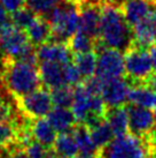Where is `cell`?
<instances>
[{
    "label": "cell",
    "mask_w": 156,
    "mask_h": 158,
    "mask_svg": "<svg viewBox=\"0 0 156 158\" xmlns=\"http://www.w3.org/2000/svg\"><path fill=\"white\" fill-rule=\"evenodd\" d=\"M132 44V28L125 21L117 5H101V21L96 48H110L125 52Z\"/></svg>",
    "instance_id": "6da1fadb"
},
{
    "label": "cell",
    "mask_w": 156,
    "mask_h": 158,
    "mask_svg": "<svg viewBox=\"0 0 156 158\" xmlns=\"http://www.w3.org/2000/svg\"><path fill=\"white\" fill-rule=\"evenodd\" d=\"M0 82L14 99L41 87V79L37 65L10 58H4L2 60Z\"/></svg>",
    "instance_id": "7a4b0ae2"
},
{
    "label": "cell",
    "mask_w": 156,
    "mask_h": 158,
    "mask_svg": "<svg viewBox=\"0 0 156 158\" xmlns=\"http://www.w3.org/2000/svg\"><path fill=\"white\" fill-rule=\"evenodd\" d=\"M0 50L4 58L23 60L37 65L36 48L29 40L26 31L10 23L0 31Z\"/></svg>",
    "instance_id": "3957f363"
},
{
    "label": "cell",
    "mask_w": 156,
    "mask_h": 158,
    "mask_svg": "<svg viewBox=\"0 0 156 158\" xmlns=\"http://www.w3.org/2000/svg\"><path fill=\"white\" fill-rule=\"evenodd\" d=\"M52 27L51 42L67 43L79 29V6L72 1H62L47 14Z\"/></svg>",
    "instance_id": "277c9868"
},
{
    "label": "cell",
    "mask_w": 156,
    "mask_h": 158,
    "mask_svg": "<svg viewBox=\"0 0 156 158\" xmlns=\"http://www.w3.org/2000/svg\"><path fill=\"white\" fill-rule=\"evenodd\" d=\"M102 158H149L147 141L131 133L116 136L99 151Z\"/></svg>",
    "instance_id": "5b68a950"
},
{
    "label": "cell",
    "mask_w": 156,
    "mask_h": 158,
    "mask_svg": "<svg viewBox=\"0 0 156 158\" xmlns=\"http://www.w3.org/2000/svg\"><path fill=\"white\" fill-rule=\"evenodd\" d=\"M125 77L131 84H143L153 74V66L147 48L132 44L124 52Z\"/></svg>",
    "instance_id": "8992f818"
},
{
    "label": "cell",
    "mask_w": 156,
    "mask_h": 158,
    "mask_svg": "<svg viewBox=\"0 0 156 158\" xmlns=\"http://www.w3.org/2000/svg\"><path fill=\"white\" fill-rule=\"evenodd\" d=\"M15 102L22 117H24L28 120L45 118L53 109L51 92L43 87L36 89L32 92H29L24 96L18 97L15 99Z\"/></svg>",
    "instance_id": "52a82bcc"
},
{
    "label": "cell",
    "mask_w": 156,
    "mask_h": 158,
    "mask_svg": "<svg viewBox=\"0 0 156 158\" xmlns=\"http://www.w3.org/2000/svg\"><path fill=\"white\" fill-rule=\"evenodd\" d=\"M98 54L96 75L102 81L125 77L124 56L121 51L110 48H99L96 50Z\"/></svg>",
    "instance_id": "ba28073f"
},
{
    "label": "cell",
    "mask_w": 156,
    "mask_h": 158,
    "mask_svg": "<svg viewBox=\"0 0 156 158\" xmlns=\"http://www.w3.org/2000/svg\"><path fill=\"white\" fill-rule=\"evenodd\" d=\"M129 114V131L139 137H146L155 129L156 121L154 113L147 107L130 104L126 105Z\"/></svg>",
    "instance_id": "9c48e42d"
},
{
    "label": "cell",
    "mask_w": 156,
    "mask_h": 158,
    "mask_svg": "<svg viewBox=\"0 0 156 158\" xmlns=\"http://www.w3.org/2000/svg\"><path fill=\"white\" fill-rule=\"evenodd\" d=\"M131 82L126 77L104 81L101 97L104 101L108 109L124 106L129 97V91L131 88Z\"/></svg>",
    "instance_id": "30bf717a"
},
{
    "label": "cell",
    "mask_w": 156,
    "mask_h": 158,
    "mask_svg": "<svg viewBox=\"0 0 156 158\" xmlns=\"http://www.w3.org/2000/svg\"><path fill=\"white\" fill-rule=\"evenodd\" d=\"M154 4L155 1L153 0H122L117 7L119 8L125 21L132 28L153 14Z\"/></svg>",
    "instance_id": "8fae6325"
},
{
    "label": "cell",
    "mask_w": 156,
    "mask_h": 158,
    "mask_svg": "<svg viewBox=\"0 0 156 158\" xmlns=\"http://www.w3.org/2000/svg\"><path fill=\"white\" fill-rule=\"evenodd\" d=\"M100 21H101V5L93 2H82L79 5L78 30L94 40H98Z\"/></svg>",
    "instance_id": "7c38bea8"
},
{
    "label": "cell",
    "mask_w": 156,
    "mask_h": 158,
    "mask_svg": "<svg viewBox=\"0 0 156 158\" xmlns=\"http://www.w3.org/2000/svg\"><path fill=\"white\" fill-rule=\"evenodd\" d=\"M38 61H51L57 64H68L74 60V53L70 51L67 43L47 42L36 48Z\"/></svg>",
    "instance_id": "4fadbf2b"
},
{
    "label": "cell",
    "mask_w": 156,
    "mask_h": 158,
    "mask_svg": "<svg viewBox=\"0 0 156 158\" xmlns=\"http://www.w3.org/2000/svg\"><path fill=\"white\" fill-rule=\"evenodd\" d=\"M64 65L57 64V62L41 61L39 65V74H40L41 82L49 89L67 85Z\"/></svg>",
    "instance_id": "5bb4252c"
},
{
    "label": "cell",
    "mask_w": 156,
    "mask_h": 158,
    "mask_svg": "<svg viewBox=\"0 0 156 158\" xmlns=\"http://www.w3.org/2000/svg\"><path fill=\"white\" fill-rule=\"evenodd\" d=\"M133 32V44L141 48H150L156 37V16L150 14L143 21L132 27Z\"/></svg>",
    "instance_id": "9a60e30c"
},
{
    "label": "cell",
    "mask_w": 156,
    "mask_h": 158,
    "mask_svg": "<svg viewBox=\"0 0 156 158\" xmlns=\"http://www.w3.org/2000/svg\"><path fill=\"white\" fill-rule=\"evenodd\" d=\"M25 31L30 42L36 46L51 42L53 36L52 27L44 15H37L36 20Z\"/></svg>",
    "instance_id": "2e32d148"
},
{
    "label": "cell",
    "mask_w": 156,
    "mask_h": 158,
    "mask_svg": "<svg viewBox=\"0 0 156 158\" xmlns=\"http://www.w3.org/2000/svg\"><path fill=\"white\" fill-rule=\"evenodd\" d=\"M47 120L53 126V128L59 133L71 132L77 120L75 118L72 111L67 107H55L51 110L47 115Z\"/></svg>",
    "instance_id": "e0dca14e"
},
{
    "label": "cell",
    "mask_w": 156,
    "mask_h": 158,
    "mask_svg": "<svg viewBox=\"0 0 156 158\" xmlns=\"http://www.w3.org/2000/svg\"><path fill=\"white\" fill-rule=\"evenodd\" d=\"M30 128L32 136L37 142L46 145L48 148H52L54 142L57 140V131L49 123L47 118H39L31 120Z\"/></svg>",
    "instance_id": "ac0fdd59"
},
{
    "label": "cell",
    "mask_w": 156,
    "mask_h": 158,
    "mask_svg": "<svg viewBox=\"0 0 156 158\" xmlns=\"http://www.w3.org/2000/svg\"><path fill=\"white\" fill-rule=\"evenodd\" d=\"M106 120L108 121L115 137L125 135L129 132V114L126 105L108 109L106 113Z\"/></svg>",
    "instance_id": "d6986e66"
},
{
    "label": "cell",
    "mask_w": 156,
    "mask_h": 158,
    "mask_svg": "<svg viewBox=\"0 0 156 158\" xmlns=\"http://www.w3.org/2000/svg\"><path fill=\"white\" fill-rule=\"evenodd\" d=\"M127 101L130 104L154 109L156 106V92L145 84H132L129 91Z\"/></svg>",
    "instance_id": "ffe728a7"
},
{
    "label": "cell",
    "mask_w": 156,
    "mask_h": 158,
    "mask_svg": "<svg viewBox=\"0 0 156 158\" xmlns=\"http://www.w3.org/2000/svg\"><path fill=\"white\" fill-rule=\"evenodd\" d=\"M52 148L57 158H74L79 151L72 132L60 133Z\"/></svg>",
    "instance_id": "44dd1931"
},
{
    "label": "cell",
    "mask_w": 156,
    "mask_h": 158,
    "mask_svg": "<svg viewBox=\"0 0 156 158\" xmlns=\"http://www.w3.org/2000/svg\"><path fill=\"white\" fill-rule=\"evenodd\" d=\"M96 60H98L96 51H90V52L74 54L72 62L75 64V66L77 67L83 81L96 75Z\"/></svg>",
    "instance_id": "7402d4cb"
},
{
    "label": "cell",
    "mask_w": 156,
    "mask_h": 158,
    "mask_svg": "<svg viewBox=\"0 0 156 158\" xmlns=\"http://www.w3.org/2000/svg\"><path fill=\"white\" fill-rule=\"evenodd\" d=\"M88 129H90L92 141H93V143L99 151L101 149H103L107 144H109L113 141L114 136H115L110 126H109L108 121L106 119L99 121L96 125H93L92 127H88Z\"/></svg>",
    "instance_id": "603a6c76"
},
{
    "label": "cell",
    "mask_w": 156,
    "mask_h": 158,
    "mask_svg": "<svg viewBox=\"0 0 156 158\" xmlns=\"http://www.w3.org/2000/svg\"><path fill=\"white\" fill-rule=\"evenodd\" d=\"M71 132L76 139V142H77V145L80 152L99 154V150L96 149V147L93 143L91 134H90V129L86 125H84L82 123H77Z\"/></svg>",
    "instance_id": "cb8c5ba5"
},
{
    "label": "cell",
    "mask_w": 156,
    "mask_h": 158,
    "mask_svg": "<svg viewBox=\"0 0 156 158\" xmlns=\"http://www.w3.org/2000/svg\"><path fill=\"white\" fill-rule=\"evenodd\" d=\"M0 148L5 150L6 156L16 148L18 144V128L14 123H0Z\"/></svg>",
    "instance_id": "d4e9b609"
},
{
    "label": "cell",
    "mask_w": 156,
    "mask_h": 158,
    "mask_svg": "<svg viewBox=\"0 0 156 158\" xmlns=\"http://www.w3.org/2000/svg\"><path fill=\"white\" fill-rule=\"evenodd\" d=\"M67 45L74 54L85 53L90 52V51H96V40L78 30L75 35H72L68 40Z\"/></svg>",
    "instance_id": "484cf974"
},
{
    "label": "cell",
    "mask_w": 156,
    "mask_h": 158,
    "mask_svg": "<svg viewBox=\"0 0 156 158\" xmlns=\"http://www.w3.org/2000/svg\"><path fill=\"white\" fill-rule=\"evenodd\" d=\"M53 105L55 107H67L69 109L74 102V87L62 85L59 88L51 89Z\"/></svg>",
    "instance_id": "4316f807"
},
{
    "label": "cell",
    "mask_w": 156,
    "mask_h": 158,
    "mask_svg": "<svg viewBox=\"0 0 156 158\" xmlns=\"http://www.w3.org/2000/svg\"><path fill=\"white\" fill-rule=\"evenodd\" d=\"M62 1H72L79 6L82 4L80 0H28L26 6L30 9H32L37 15H47L54 7H57V5L61 4Z\"/></svg>",
    "instance_id": "83f0119b"
},
{
    "label": "cell",
    "mask_w": 156,
    "mask_h": 158,
    "mask_svg": "<svg viewBox=\"0 0 156 158\" xmlns=\"http://www.w3.org/2000/svg\"><path fill=\"white\" fill-rule=\"evenodd\" d=\"M36 18H37V14L26 6V7H23L12 14L10 20L14 26L21 28L23 30H26L36 20Z\"/></svg>",
    "instance_id": "f1b7e54d"
},
{
    "label": "cell",
    "mask_w": 156,
    "mask_h": 158,
    "mask_svg": "<svg viewBox=\"0 0 156 158\" xmlns=\"http://www.w3.org/2000/svg\"><path fill=\"white\" fill-rule=\"evenodd\" d=\"M64 74H65V82L67 85H71V87H76L77 84L82 83V76L78 72L77 67L75 66L72 61L68 62L64 65Z\"/></svg>",
    "instance_id": "f546056e"
},
{
    "label": "cell",
    "mask_w": 156,
    "mask_h": 158,
    "mask_svg": "<svg viewBox=\"0 0 156 158\" xmlns=\"http://www.w3.org/2000/svg\"><path fill=\"white\" fill-rule=\"evenodd\" d=\"M18 117L10 103L0 98V123H13Z\"/></svg>",
    "instance_id": "4dcf8cb0"
},
{
    "label": "cell",
    "mask_w": 156,
    "mask_h": 158,
    "mask_svg": "<svg viewBox=\"0 0 156 158\" xmlns=\"http://www.w3.org/2000/svg\"><path fill=\"white\" fill-rule=\"evenodd\" d=\"M28 0H0V5L8 13H15L18 9L25 7Z\"/></svg>",
    "instance_id": "1f68e13d"
},
{
    "label": "cell",
    "mask_w": 156,
    "mask_h": 158,
    "mask_svg": "<svg viewBox=\"0 0 156 158\" xmlns=\"http://www.w3.org/2000/svg\"><path fill=\"white\" fill-rule=\"evenodd\" d=\"M10 20H9V16H8V12L6 10V9L0 5V31L5 29L6 27L10 24Z\"/></svg>",
    "instance_id": "d6a6232c"
},
{
    "label": "cell",
    "mask_w": 156,
    "mask_h": 158,
    "mask_svg": "<svg viewBox=\"0 0 156 158\" xmlns=\"http://www.w3.org/2000/svg\"><path fill=\"white\" fill-rule=\"evenodd\" d=\"M7 158H30V157L26 155V152L22 148H16V149H14L13 151L9 152Z\"/></svg>",
    "instance_id": "836d02e7"
},
{
    "label": "cell",
    "mask_w": 156,
    "mask_h": 158,
    "mask_svg": "<svg viewBox=\"0 0 156 158\" xmlns=\"http://www.w3.org/2000/svg\"><path fill=\"white\" fill-rule=\"evenodd\" d=\"M145 85L148 87L149 89H152L153 91L156 92V73H153L146 81H145Z\"/></svg>",
    "instance_id": "e575fe53"
},
{
    "label": "cell",
    "mask_w": 156,
    "mask_h": 158,
    "mask_svg": "<svg viewBox=\"0 0 156 158\" xmlns=\"http://www.w3.org/2000/svg\"><path fill=\"white\" fill-rule=\"evenodd\" d=\"M149 56H150V60H152L153 72L156 73V45H152L149 48Z\"/></svg>",
    "instance_id": "d590c367"
},
{
    "label": "cell",
    "mask_w": 156,
    "mask_h": 158,
    "mask_svg": "<svg viewBox=\"0 0 156 158\" xmlns=\"http://www.w3.org/2000/svg\"><path fill=\"white\" fill-rule=\"evenodd\" d=\"M99 154H85V152H80L74 158H98Z\"/></svg>",
    "instance_id": "8d00e7d4"
},
{
    "label": "cell",
    "mask_w": 156,
    "mask_h": 158,
    "mask_svg": "<svg viewBox=\"0 0 156 158\" xmlns=\"http://www.w3.org/2000/svg\"><path fill=\"white\" fill-rule=\"evenodd\" d=\"M82 2H93V4H100L101 5V0H80Z\"/></svg>",
    "instance_id": "74e56055"
},
{
    "label": "cell",
    "mask_w": 156,
    "mask_h": 158,
    "mask_svg": "<svg viewBox=\"0 0 156 158\" xmlns=\"http://www.w3.org/2000/svg\"><path fill=\"white\" fill-rule=\"evenodd\" d=\"M153 13H154V15L156 16V1H155V4H154V12H153Z\"/></svg>",
    "instance_id": "f35d334b"
},
{
    "label": "cell",
    "mask_w": 156,
    "mask_h": 158,
    "mask_svg": "<svg viewBox=\"0 0 156 158\" xmlns=\"http://www.w3.org/2000/svg\"><path fill=\"white\" fill-rule=\"evenodd\" d=\"M153 113H154V118H155V121H156V106L154 107V112Z\"/></svg>",
    "instance_id": "ab89813d"
},
{
    "label": "cell",
    "mask_w": 156,
    "mask_h": 158,
    "mask_svg": "<svg viewBox=\"0 0 156 158\" xmlns=\"http://www.w3.org/2000/svg\"><path fill=\"white\" fill-rule=\"evenodd\" d=\"M154 45H156V37H155V42H154Z\"/></svg>",
    "instance_id": "60d3db41"
},
{
    "label": "cell",
    "mask_w": 156,
    "mask_h": 158,
    "mask_svg": "<svg viewBox=\"0 0 156 158\" xmlns=\"http://www.w3.org/2000/svg\"><path fill=\"white\" fill-rule=\"evenodd\" d=\"M0 98H1V94H0Z\"/></svg>",
    "instance_id": "b9f144b4"
},
{
    "label": "cell",
    "mask_w": 156,
    "mask_h": 158,
    "mask_svg": "<svg viewBox=\"0 0 156 158\" xmlns=\"http://www.w3.org/2000/svg\"><path fill=\"white\" fill-rule=\"evenodd\" d=\"M153 1H156V0H153Z\"/></svg>",
    "instance_id": "7bdbcfd3"
}]
</instances>
